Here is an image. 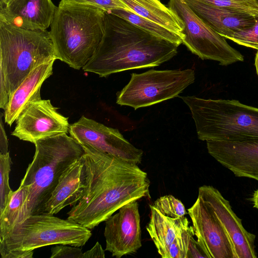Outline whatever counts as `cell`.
<instances>
[{"label":"cell","mask_w":258,"mask_h":258,"mask_svg":"<svg viewBox=\"0 0 258 258\" xmlns=\"http://www.w3.org/2000/svg\"><path fill=\"white\" fill-rule=\"evenodd\" d=\"M187 213L197 241L209 258H237L223 227L210 207L199 197Z\"/></svg>","instance_id":"14"},{"label":"cell","mask_w":258,"mask_h":258,"mask_svg":"<svg viewBox=\"0 0 258 258\" xmlns=\"http://www.w3.org/2000/svg\"><path fill=\"white\" fill-rule=\"evenodd\" d=\"M190 8L208 25L225 38L253 26L256 18L251 15L214 6L199 0H185Z\"/></svg>","instance_id":"17"},{"label":"cell","mask_w":258,"mask_h":258,"mask_svg":"<svg viewBox=\"0 0 258 258\" xmlns=\"http://www.w3.org/2000/svg\"><path fill=\"white\" fill-rule=\"evenodd\" d=\"M151 216L146 229L158 253L167 258L169 247L175 238L190 225L186 217L173 218L162 214L153 205H150Z\"/></svg>","instance_id":"20"},{"label":"cell","mask_w":258,"mask_h":258,"mask_svg":"<svg viewBox=\"0 0 258 258\" xmlns=\"http://www.w3.org/2000/svg\"><path fill=\"white\" fill-rule=\"evenodd\" d=\"M84 188V171L80 159L62 175L45 205L44 213L54 215L68 206L74 205L80 199Z\"/></svg>","instance_id":"19"},{"label":"cell","mask_w":258,"mask_h":258,"mask_svg":"<svg viewBox=\"0 0 258 258\" xmlns=\"http://www.w3.org/2000/svg\"><path fill=\"white\" fill-rule=\"evenodd\" d=\"M253 207L258 209V188L254 192L251 199Z\"/></svg>","instance_id":"35"},{"label":"cell","mask_w":258,"mask_h":258,"mask_svg":"<svg viewBox=\"0 0 258 258\" xmlns=\"http://www.w3.org/2000/svg\"><path fill=\"white\" fill-rule=\"evenodd\" d=\"M92 236L90 229L74 221L41 213L28 216L0 240V252L30 251L48 245L84 246Z\"/></svg>","instance_id":"7"},{"label":"cell","mask_w":258,"mask_h":258,"mask_svg":"<svg viewBox=\"0 0 258 258\" xmlns=\"http://www.w3.org/2000/svg\"><path fill=\"white\" fill-rule=\"evenodd\" d=\"M97 257H105V251L98 242H97L91 249L83 253L82 256V258Z\"/></svg>","instance_id":"32"},{"label":"cell","mask_w":258,"mask_h":258,"mask_svg":"<svg viewBox=\"0 0 258 258\" xmlns=\"http://www.w3.org/2000/svg\"><path fill=\"white\" fill-rule=\"evenodd\" d=\"M153 206L163 215L173 218H180L188 214L182 202L170 195L159 198Z\"/></svg>","instance_id":"25"},{"label":"cell","mask_w":258,"mask_h":258,"mask_svg":"<svg viewBox=\"0 0 258 258\" xmlns=\"http://www.w3.org/2000/svg\"><path fill=\"white\" fill-rule=\"evenodd\" d=\"M78 3L90 5L105 12L109 13L115 10H131L120 0H69Z\"/></svg>","instance_id":"29"},{"label":"cell","mask_w":258,"mask_h":258,"mask_svg":"<svg viewBox=\"0 0 258 258\" xmlns=\"http://www.w3.org/2000/svg\"><path fill=\"white\" fill-rule=\"evenodd\" d=\"M109 13L122 18L148 33L173 43L178 46L183 42L184 37L183 35L175 32L133 12L124 10H115Z\"/></svg>","instance_id":"22"},{"label":"cell","mask_w":258,"mask_h":258,"mask_svg":"<svg viewBox=\"0 0 258 258\" xmlns=\"http://www.w3.org/2000/svg\"><path fill=\"white\" fill-rule=\"evenodd\" d=\"M12 163L9 152L0 154V214L5 210L14 191L9 185Z\"/></svg>","instance_id":"24"},{"label":"cell","mask_w":258,"mask_h":258,"mask_svg":"<svg viewBox=\"0 0 258 258\" xmlns=\"http://www.w3.org/2000/svg\"><path fill=\"white\" fill-rule=\"evenodd\" d=\"M0 253L2 258H32L33 251H4Z\"/></svg>","instance_id":"34"},{"label":"cell","mask_w":258,"mask_h":258,"mask_svg":"<svg viewBox=\"0 0 258 258\" xmlns=\"http://www.w3.org/2000/svg\"><path fill=\"white\" fill-rule=\"evenodd\" d=\"M178 97L189 108L200 140L258 141V108L236 100Z\"/></svg>","instance_id":"6"},{"label":"cell","mask_w":258,"mask_h":258,"mask_svg":"<svg viewBox=\"0 0 258 258\" xmlns=\"http://www.w3.org/2000/svg\"><path fill=\"white\" fill-rule=\"evenodd\" d=\"M178 47L122 18L105 12L103 38L82 69L107 77L122 71L157 67L176 55Z\"/></svg>","instance_id":"2"},{"label":"cell","mask_w":258,"mask_h":258,"mask_svg":"<svg viewBox=\"0 0 258 258\" xmlns=\"http://www.w3.org/2000/svg\"><path fill=\"white\" fill-rule=\"evenodd\" d=\"M12 0H0V8L6 7Z\"/></svg>","instance_id":"36"},{"label":"cell","mask_w":258,"mask_h":258,"mask_svg":"<svg viewBox=\"0 0 258 258\" xmlns=\"http://www.w3.org/2000/svg\"><path fill=\"white\" fill-rule=\"evenodd\" d=\"M50 100L30 102L16 120L12 135L35 144L37 141L69 131L68 118L57 111Z\"/></svg>","instance_id":"11"},{"label":"cell","mask_w":258,"mask_h":258,"mask_svg":"<svg viewBox=\"0 0 258 258\" xmlns=\"http://www.w3.org/2000/svg\"><path fill=\"white\" fill-rule=\"evenodd\" d=\"M105 26L104 11L61 0L49 31L57 59L75 70L83 69L99 45Z\"/></svg>","instance_id":"3"},{"label":"cell","mask_w":258,"mask_h":258,"mask_svg":"<svg viewBox=\"0 0 258 258\" xmlns=\"http://www.w3.org/2000/svg\"><path fill=\"white\" fill-rule=\"evenodd\" d=\"M159 1H160V0H159Z\"/></svg>","instance_id":"38"},{"label":"cell","mask_w":258,"mask_h":258,"mask_svg":"<svg viewBox=\"0 0 258 258\" xmlns=\"http://www.w3.org/2000/svg\"><path fill=\"white\" fill-rule=\"evenodd\" d=\"M168 7L182 24V43L202 59L217 61L222 66L243 61L244 57L202 19L185 0H169Z\"/></svg>","instance_id":"9"},{"label":"cell","mask_w":258,"mask_h":258,"mask_svg":"<svg viewBox=\"0 0 258 258\" xmlns=\"http://www.w3.org/2000/svg\"><path fill=\"white\" fill-rule=\"evenodd\" d=\"M236 43L258 50V17L251 27L237 32L228 37Z\"/></svg>","instance_id":"28"},{"label":"cell","mask_w":258,"mask_h":258,"mask_svg":"<svg viewBox=\"0 0 258 258\" xmlns=\"http://www.w3.org/2000/svg\"><path fill=\"white\" fill-rule=\"evenodd\" d=\"M2 113H1V125H0V154H6L9 153L8 141L6 134L4 124L2 120Z\"/></svg>","instance_id":"33"},{"label":"cell","mask_w":258,"mask_h":258,"mask_svg":"<svg viewBox=\"0 0 258 258\" xmlns=\"http://www.w3.org/2000/svg\"><path fill=\"white\" fill-rule=\"evenodd\" d=\"M209 154L237 177L258 181V141H207Z\"/></svg>","instance_id":"15"},{"label":"cell","mask_w":258,"mask_h":258,"mask_svg":"<svg viewBox=\"0 0 258 258\" xmlns=\"http://www.w3.org/2000/svg\"><path fill=\"white\" fill-rule=\"evenodd\" d=\"M137 201L121 207L105 221V250L120 258L135 253L142 246L140 216Z\"/></svg>","instance_id":"12"},{"label":"cell","mask_w":258,"mask_h":258,"mask_svg":"<svg viewBox=\"0 0 258 258\" xmlns=\"http://www.w3.org/2000/svg\"><path fill=\"white\" fill-rule=\"evenodd\" d=\"M83 252L79 247L67 244H56L51 249L50 258H82Z\"/></svg>","instance_id":"30"},{"label":"cell","mask_w":258,"mask_h":258,"mask_svg":"<svg viewBox=\"0 0 258 258\" xmlns=\"http://www.w3.org/2000/svg\"><path fill=\"white\" fill-rule=\"evenodd\" d=\"M195 235L192 226H189L171 244L167 258H186L189 240Z\"/></svg>","instance_id":"27"},{"label":"cell","mask_w":258,"mask_h":258,"mask_svg":"<svg viewBox=\"0 0 258 258\" xmlns=\"http://www.w3.org/2000/svg\"><path fill=\"white\" fill-rule=\"evenodd\" d=\"M69 132L83 148L93 149L137 164L141 163L143 151L130 143L117 129L82 116L70 125Z\"/></svg>","instance_id":"10"},{"label":"cell","mask_w":258,"mask_h":258,"mask_svg":"<svg viewBox=\"0 0 258 258\" xmlns=\"http://www.w3.org/2000/svg\"><path fill=\"white\" fill-rule=\"evenodd\" d=\"M34 145L33 159L20 185L27 186L28 189L16 224L29 215L44 213L45 205L62 175L85 153L82 146L67 134L40 140Z\"/></svg>","instance_id":"4"},{"label":"cell","mask_w":258,"mask_h":258,"mask_svg":"<svg viewBox=\"0 0 258 258\" xmlns=\"http://www.w3.org/2000/svg\"><path fill=\"white\" fill-rule=\"evenodd\" d=\"M57 7L51 0H12L0 8V20L28 30H46Z\"/></svg>","instance_id":"16"},{"label":"cell","mask_w":258,"mask_h":258,"mask_svg":"<svg viewBox=\"0 0 258 258\" xmlns=\"http://www.w3.org/2000/svg\"><path fill=\"white\" fill-rule=\"evenodd\" d=\"M54 61L43 63L32 70L13 92L5 110L7 124L11 126L30 102L41 99V86L52 74Z\"/></svg>","instance_id":"18"},{"label":"cell","mask_w":258,"mask_h":258,"mask_svg":"<svg viewBox=\"0 0 258 258\" xmlns=\"http://www.w3.org/2000/svg\"><path fill=\"white\" fill-rule=\"evenodd\" d=\"M200 257L209 258L202 246L194 239L193 236L189 240L186 258Z\"/></svg>","instance_id":"31"},{"label":"cell","mask_w":258,"mask_h":258,"mask_svg":"<svg viewBox=\"0 0 258 258\" xmlns=\"http://www.w3.org/2000/svg\"><path fill=\"white\" fill-rule=\"evenodd\" d=\"M195 79L191 69L133 73L128 84L117 93L116 103L135 110L150 106L178 97Z\"/></svg>","instance_id":"8"},{"label":"cell","mask_w":258,"mask_h":258,"mask_svg":"<svg viewBox=\"0 0 258 258\" xmlns=\"http://www.w3.org/2000/svg\"><path fill=\"white\" fill-rule=\"evenodd\" d=\"M199 197L212 209L232 243L237 258H256L255 236L243 226L241 220L232 210L228 201L212 185L199 188Z\"/></svg>","instance_id":"13"},{"label":"cell","mask_w":258,"mask_h":258,"mask_svg":"<svg viewBox=\"0 0 258 258\" xmlns=\"http://www.w3.org/2000/svg\"><path fill=\"white\" fill-rule=\"evenodd\" d=\"M254 64L256 69V72L258 76V50L255 54Z\"/></svg>","instance_id":"37"},{"label":"cell","mask_w":258,"mask_h":258,"mask_svg":"<svg viewBox=\"0 0 258 258\" xmlns=\"http://www.w3.org/2000/svg\"><path fill=\"white\" fill-rule=\"evenodd\" d=\"M132 12L183 35L176 15L159 0H120Z\"/></svg>","instance_id":"21"},{"label":"cell","mask_w":258,"mask_h":258,"mask_svg":"<svg viewBox=\"0 0 258 258\" xmlns=\"http://www.w3.org/2000/svg\"><path fill=\"white\" fill-rule=\"evenodd\" d=\"M57 59L49 31L28 30L0 20V108L29 73Z\"/></svg>","instance_id":"5"},{"label":"cell","mask_w":258,"mask_h":258,"mask_svg":"<svg viewBox=\"0 0 258 258\" xmlns=\"http://www.w3.org/2000/svg\"><path fill=\"white\" fill-rule=\"evenodd\" d=\"M83 148L84 190L67 219L92 229L125 205L149 197L147 173L138 164Z\"/></svg>","instance_id":"1"},{"label":"cell","mask_w":258,"mask_h":258,"mask_svg":"<svg viewBox=\"0 0 258 258\" xmlns=\"http://www.w3.org/2000/svg\"><path fill=\"white\" fill-rule=\"evenodd\" d=\"M28 187L19 186L14 191L3 212L0 214V240L4 238L17 223L27 199Z\"/></svg>","instance_id":"23"},{"label":"cell","mask_w":258,"mask_h":258,"mask_svg":"<svg viewBox=\"0 0 258 258\" xmlns=\"http://www.w3.org/2000/svg\"><path fill=\"white\" fill-rule=\"evenodd\" d=\"M221 8L239 11L258 17L257 0H199Z\"/></svg>","instance_id":"26"}]
</instances>
